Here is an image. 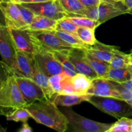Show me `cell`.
Returning a JSON list of instances; mask_svg holds the SVG:
<instances>
[{
	"label": "cell",
	"mask_w": 132,
	"mask_h": 132,
	"mask_svg": "<svg viewBox=\"0 0 132 132\" xmlns=\"http://www.w3.org/2000/svg\"><path fill=\"white\" fill-rule=\"evenodd\" d=\"M25 108L30 112L36 122L58 132H65L68 128V121L63 112L52 100L36 101Z\"/></svg>",
	"instance_id": "obj_1"
},
{
	"label": "cell",
	"mask_w": 132,
	"mask_h": 132,
	"mask_svg": "<svg viewBox=\"0 0 132 132\" xmlns=\"http://www.w3.org/2000/svg\"><path fill=\"white\" fill-rule=\"evenodd\" d=\"M26 105L12 71L4 79L0 87V116L6 117L16 108Z\"/></svg>",
	"instance_id": "obj_2"
},
{
	"label": "cell",
	"mask_w": 132,
	"mask_h": 132,
	"mask_svg": "<svg viewBox=\"0 0 132 132\" xmlns=\"http://www.w3.org/2000/svg\"><path fill=\"white\" fill-rule=\"evenodd\" d=\"M87 102L102 112L115 118L132 116V107L124 100L111 97H99L88 95Z\"/></svg>",
	"instance_id": "obj_3"
},
{
	"label": "cell",
	"mask_w": 132,
	"mask_h": 132,
	"mask_svg": "<svg viewBox=\"0 0 132 132\" xmlns=\"http://www.w3.org/2000/svg\"><path fill=\"white\" fill-rule=\"evenodd\" d=\"M75 132H106L108 131L112 124H106L93 121L80 116L71 108L62 110Z\"/></svg>",
	"instance_id": "obj_4"
},
{
	"label": "cell",
	"mask_w": 132,
	"mask_h": 132,
	"mask_svg": "<svg viewBox=\"0 0 132 132\" xmlns=\"http://www.w3.org/2000/svg\"><path fill=\"white\" fill-rule=\"evenodd\" d=\"M125 14H129V10L123 1H101L98 6L87 9L85 16L98 21L101 24L112 18Z\"/></svg>",
	"instance_id": "obj_5"
},
{
	"label": "cell",
	"mask_w": 132,
	"mask_h": 132,
	"mask_svg": "<svg viewBox=\"0 0 132 132\" xmlns=\"http://www.w3.org/2000/svg\"><path fill=\"white\" fill-rule=\"evenodd\" d=\"M32 42L34 46V62L38 69L49 77L63 73L62 65L53 53L35 41Z\"/></svg>",
	"instance_id": "obj_6"
},
{
	"label": "cell",
	"mask_w": 132,
	"mask_h": 132,
	"mask_svg": "<svg viewBox=\"0 0 132 132\" xmlns=\"http://www.w3.org/2000/svg\"><path fill=\"white\" fill-rule=\"evenodd\" d=\"M28 31L32 41L49 51H56L67 54L72 48H75L62 41L54 34V31Z\"/></svg>",
	"instance_id": "obj_7"
},
{
	"label": "cell",
	"mask_w": 132,
	"mask_h": 132,
	"mask_svg": "<svg viewBox=\"0 0 132 132\" xmlns=\"http://www.w3.org/2000/svg\"><path fill=\"white\" fill-rule=\"evenodd\" d=\"M16 52L9 28L6 25H0V55L2 61L15 73L17 72Z\"/></svg>",
	"instance_id": "obj_8"
},
{
	"label": "cell",
	"mask_w": 132,
	"mask_h": 132,
	"mask_svg": "<svg viewBox=\"0 0 132 132\" xmlns=\"http://www.w3.org/2000/svg\"><path fill=\"white\" fill-rule=\"evenodd\" d=\"M25 7L33 12L36 15H43L58 21L68 16L63 10L59 0H50L35 3H21Z\"/></svg>",
	"instance_id": "obj_9"
},
{
	"label": "cell",
	"mask_w": 132,
	"mask_h": 132,
	"mask_svg": "<svg viewBox=\"0 0 132 132\" xmlns=\"http://www.w3.org/2000/svg\"><path fill=\"white\" fill-rule=\"evenodd\" d=\"M0 9L3 14L8 28L26 30L27 25L21 15L16 3L12 0L0 1Z\"/></svg>",
	"instance_id": "obj_10"
},
{
	"label": "cell",
	"mask_w": 132,
	"mask_h": 132,
	"mask_svg": "<svg viewBox=\"0 0 132 132\" xmlns=\"http://www.w3.org/2000/svg\"><path fill=\"white\" fill-rule=\"evenodd\" d=\"M16 80L26 104L47 99L42 89L31 78L15 74Z\"/></svg>",
	"instance_id": "obj_11"
},
{
	"label": "cell",
	"mask_w": 132,
	"mask_h": 132,
	"mask_svg": "<svg viewBox=\"0 0 132 132\" xmlns=\"http://www.w3.org/2000/svg\"><path fill=\"white\" fill-rule=\"evenodd\" d=\"M67 55L73 65L76 73L85 75L91 79L98 77L97 73L85 60L84 49L72 48L69 52Z\"/></svg>",
	"instance_id": "obj_12"
},
{
	"label": "cell",
	"mask_w": 132,
	"mask_h": 132,
	"mask_svg": "<svg viewBox=\"0 0 132 132\" xmlns=\"http://www.w3.org/2000/svg\"><path fill=\"white\" fill-rule=\"evenodd\" d=\"M87 94L99 97H111L123 100L111 81L102 77H97L92 79L91 86Z\"/></svg>",
	"instance_id": "obj_13"
},
{
	"label": "cell",
	"mask_w": 132,
	"mask_h": 132,
	"mask_svg": "<svg viewBox=\"0 0 132 132\" xmlns=\"http://www.w3.org/2000/svg\"><path fill=\"white\" fill-rule=\"evenodd\" d=\"M9 31L17 50L23 52L34 58V46L28 31L12 28H9Z\"/></svg>",
	"instance_id": "obj_14"
},
{
	"label": "cell",
	"mask_w": 132,
	"mask_h": 132,
	"mask_svg": "<svg viewBox=\"0 0 132 132\" xmlns=\"http://www.w3.org/2000/svg\"><path fill=\"white\" fill-rule=\"evenodd\" d=\"M17 72L15 73L19 76L32 78L34 67V58L23 52H16Z\"/></svg>",
	"instance_id": "obj_15"
},
{
	"label": "cell",
	"mask_w": 132,
	"mask_h": 132,
	"mask_svg": "<svg viewBox=\"0 0 132 132\" xmlns=\"http://www.w3.org/2000/svg\"><path fill=\"white\" fill-rule=\"evenodd\" d=\"M116 48V46L105 45L97 41L93 46H88L87 48L84 50L94 57L109 63L113 55L114 51Z\"/></svg>",
	"instance_id": "obj_16"
},
{
	"label": "cell",
	"mask_w": 132,
	"mask_h": 132,
	"mask_svg": "<svg viewBox=\"0 0 132 132\" xmlns=\"http://www.w3.org/2000/svg\"><path fill=\"white\" fill-rule=\"evenodd\" d=\"M57 21L47 17L35 15L31 24L27 25L26 30L31 31H54L56 29Z\"/></svg>",
	"instance_id": "obj_17"
},
{
	"label": "cell",
	"mask_w": 132,
	"mask_h": 132,
	"mask_svg": "<svg viewBox=\"0 0 132 132\" xmlns=\"http://www.w3.org/2000/svg\"><path fill=\"white\" fill-rule=\"evenodd\" d=\"M87 94L82 95L78 94H54L51 100L59 106L71 107L86 101Z\"/></svg>",
	"instance_id": "obj_18"
},
{
	"label": "cell",
	"mask_w": 132,
	"mask_h": 132,
	"mask_svg": "<svg viewBox=\"0 0 132 132\" xmlns=\"http://www.w3.org/2000/svg\"><path fill=\"white\" fill-rule=\"evenodd\" d=\"M32 79L33 81L36 82L38 85L42 89L43 92L45 94L47 99L51 100L52 97L54 96V91L50 86L49 82V77L44 74L42 72L38 69L37 66L36 65L34 62V67L33 73H32Z\"/></svg>",
	"instance_id": "obj_19"
},
{
	"label": "cell",
	"mask_w": 132,
	"mask_h": 132,
	"mask_svg": "<svg viewBox=\"0 0 132 132\" xmlns=\"http://www.w3.org/2000/svg\"><path fill=\"white\" fill-rule=\"evenodd\" d=\"M63 10L68 15L85 16L87 8L79 0H59Z\"/></svg>",
	"instance_id": "obj_20"
},
{
	"label": "cell",
	"mask_w": 132,
	"mask_h": 132,
	"mask_svg": "<svg viewBox=\"0 0 132 132\" xmlns=\"http://www.w3.org/2000/svg\"><path fill=\"white\" fill-rule=\"evenodd\" d=\"M85 59L87 61V62L89 63L92 69L97 73L98 77L104 78V77L107 73V71L110 68L109 63L97 59L85 51Z\"/></svg>",
	"instance_id": "obj_21"
},
{
	"label": "cell",
	"mask_w": 132,
	"mask_h": 132,
	"mask_svg": "<svg viewBox=\"0 0 132 132\" xmlns=\"http://www.w3.org/2000/svg\"><path fill=\"white\" fill-rule=\"evenodd\" d=\"M54 32L62 41H64L71 47L80 49H85L87 48L88 45L84 43L76 34L69 33V32L59 30H54Z\"/></svg>",
	"instance_id": "obj_22"
},
{
	"label": "cell",
	"mask_w": 132,
	"mask_h": 132,
	"mask_svg": "<svg viewBox=\"0 0 132 132\" xmlns=\"http://www.w3.org/2000/svg\"><path fill=\"white\" fill-rule=\"evenodd\" d=\"M71 81L77 94L87 95V92L91 86L92 79L85 75L77 73L71 77Z\"/></svg>",
	"instance_id": "obj_23"
},
{
	"label": "cell",
	"mask_w": 132,
	"mask_h": 132,
	"mask_svg": "<svg viewBox=\"0 0 132 132\" xmlns=\"http://www.w3.org/2000/svg\"><path fill=\"white\" fill-rule=\"evenodd\" d=\"M132 64L129 54H125L116 48L115 50L112 58L109 62L110 68H127L129 64Z\"/></svg>",
	"instance_id": "obj_24"
},
{
	"label": "cell",
	"mask_w": 132,
	"mask_h": 132,
	"mask_svg": "<svg viewBox=\"0 0 132 132\" xmlns=\"http://www.w3.org/2000/svg\"><path fill=\"white\" fill-rule=\"evenodd\" d=\"M104 78L119 83L131 80L130 74L127 68H110Z\"/></svg>",
	"instance_id": "obj_25"
},
{
	"label": "cell",
	"mask_w": 132,
	"mask_h": 132,
	"mask_svg": "<svg viewBox=\"0 0 132 132\" xmlns=\"http://www.w3.org/2000/svg\"><path fill=\"white\" fill-rule=\"evenodd\" d=\"M52 52L53 53L55 57L56 58L57 60L59 61V63L62 65L63 73L67 75L69 77H72L77 73L76 71H75V68H74L72 64L70 61L69 59H68L67 54L56 51H53Z\"/></svg>",
	"instance_id": "obj_26"
},
{
	"label": "cell",
	"mask_w": 132,
	"mask_h": 132,
	"mask_svg": "<svg viewBox=\"0 0 132 132\" xmlns=\"http://www.w3.org/2000/svg\"><path fill=\"white\" fill-rule=\"evenodd\" d=\"M94 30L95 28L78 27L76 34L84 43L88 46H93L97 41L94 36Z\"/></svg>",
	"instance_id": "obj_27"
},
{
	"label": "cell",
	"mask_w": 132,
	"mask_h": 132,
	"mask_svg": "<svg viewBox=\"0 0 132 132\" xmlns=\"http://www.w3.org/2000/svg\"><path fill=\"white\" fill-rule=\"evenodd\" d=\"M67 20L70 21L76 25L78 27H89L92 28H97L99 25H100L98 21L94 19H91L86 16H79V15H75V16H68L65 17Z\"/></svg>",
	"instance_id": "obj_28"
},
{
	"label": "cell",
	"mask_w": 132,
	"mask_h": 132,
	"mask_svg": "<svg viewBox=\"0 0 132 132\" xmlns=\"http://www.w3.org/2000/svg\"><path fill=\"white\" fill-rule=\"evenodd\" d=\"M7 121H13L15 122H27L28 119L32 118L30 112L25 107H20L13 110L11 113L6 116Z\"/></svg>",
	"instance_id": "obj_29"
},
{
	"label": "cell",
	"mask_w": 132,
	"mask_h": 132,
	"mask_svg": "<svg viewBox=\"0 0 132 132\" xmlns=\"http://www.w3.org/2000/svg\"><path fill=\"white\" fill-rule=\"evenodd\" d=\"M132 119L127 117L119 119L115 123L112 124L107 132H130Z\"/></svg>",
	"instance_id": "obj_30"
},
{
	"label": "cell",
	"mask_w": 132,
	"mask_h": 132,
	"mask_svg": "<svg viewBox=\"0 0 132 132\" xmlns=\"http://www.w3.org/2000/svg\"><path fill=\"white\" fill-rule=\"evenodd\" d=\"M78 28V26L76 25L73 23L67 20L65 18H64L57 21L56 29V30H63L65 32L76 34Z\"/></svg>",
	"instance_id": "obj_31"
},
{
	"label": "cell",
	"mask_w": 132,
	"mask_h": 132,
	"mask_svg": "<svg viewBox=\"0 0 132 132\" xmlns=\"http://www.w3.org/2000/svg\"><path fill=\"white\" fill-rule=\"evenodd\" d=\"M67 75L64 73L54 75L49 77L50 86L54 91V94H60L62 90V81Z\"/></svg>",
	"instance_id": "obj_32"
},
{
	"label": "cell",
	"mask_w": 132,
	"mask_h": 132,
	"mask_svg": "<svg viewBox=\"0 0 132 132\" xmlns=\"http://www.w3.org/2000/svg\"><path fill=\"white\" fill-rule=\"evenodd\" d=\"M110 81V80H109ZM112 83L113 86H114L115 89L119 92L120 95H121L123 100L125 101L128 104H129L132 107V92L128 90L127 88H124V86H122L120 83L115 81H110Z\"/></svg>",
	"instance_id": "obj_33"
},
{
	"label": "cell",
	"mask_w": 132,
	"mask_h": 132,
	"mask_svg": "<svg viewBox=\"0 0 132 132\" xmlns=\"http://www.w3.org/2000/svg\"><path fill=\"white\" fill-rule=\"evenodd\" d=\"M16 4L18 5V7L19 9V11H20L21 15L22 18H23V20L26 23L27 25H28L29 24H31L36 14L33 12L31 11V10H29L28 9L23 6L21 3H16Z\"/></svg>",
	"instance_id": "obj_34"
},
{
	"label": "cell",
	"mask_w": 132,
	"mask_h": 132,
	"mask_svg": "<svg viewBox=\"0 0 132 132\" xmlns=\"http://www.w3.org/2000/svg\"><path fill=\"white\" fill-rule=\"evenodd\" d=\"M12 72V70L10 69L2 61H0V87L4 79Z\"/></svg>",
	"instance_id": "obj_35"
},
{
	"label": "cell",
	"mask_w": 132,
	"mask_h": 132,
	"mask_svg": "<svg viewBox=\"0 0 132 132\" xmlns=\"http://www.w3.org/2000/svg\"><path fill=\"white\" fill-rule=\"evenodd\" d=\"M87 9L95 7L101 3L100 0H79Z\"/></svg>",
	"instance_id": "obj_36"
},
{
	"label": "cell",
	"mask_w": 132,
	"mask_h": 132,
	"mask_svg": "<svg viewBox=\"0 0 132 132\" xmlns=\"http://www.w3.org/2000/svg\"><path fill=\"white\" fill-rule=\"evenodd\" d=\"M19 132H32V130L31 128V126L28 125L27 122H23V125H22L21 128L18 130Z\"/></svg>",
	"instance_id": "obj_37"
},
{
	"label": "cell",
	"mask_w": 132,
	"mask_h": 132,
	"mask_svg": "<svg viewBox=\"0 0 132 132\" xmlns=\"http://www.w3.org/2000/svg\"><path fill=\"white\" fill-rule=\"evenodd\" d=\"M16 3H41L44 1H50V0H12Z\"/></svg>",
	"instance_id": "obj_38"
},
{
	"label": "cell",
	"mask_w": 132,
	"mask_h": 132,
	"mask_svg": "<svg viewBox=\"0 0 132 132\" xmlns=\"http://www.w3.org/2000/svg\"><path fill=\"white\" fill-rule=\"evenodd\" d=\"M120 84L122 85V86H123L124 88H127L128 90H129V91L131 92H132V81L131 80H129V81H125V82H120Z\"/></svg>",
	"instance_id": "obj_39"
},
{
	"label": "cell",
	"mask_w": 132,
	"mask_h": 132,
	"mask_svg": "<svg viewBox=\"0 0 132 132\" xmlns=\"http://www.w3.org/2000/svg\"><path fill=\"white\" fill-rule=\"evenodd\" d=\"M124 5L129 10V14L132 15V0H123Z\"/></svg>",
	"instance_id": "obj_40"
},
{
	"label": "cell",
	"mask_w": 132,
	"mask_h": 132,
	"mask_svg": "<svg viewBox=\"0 0 132 132\" xmlns=\"http://www.w3.org/2000/svg\"><path fill=\"white\" fill-rule=\"evenodd\" d=\"M0 25H6L5 18H4L3 14L0 9Z\"/></svg>",
	"instance_id": "obj_41"
},
{
	"label": "cell",
	"mask_w": 132,
	"mask_h": 132,
	"mask_svg": "<svg viewBox=\"0 0 132 132\" xmlns=\"http://www.w3.org/2000/svg\"><path fill=\"white\" fill-rule=\"evenodd\" d=\"M127 68H128V71H129V74H130L131 80V81H132V64H129V65L128 66V67H127Z\"/></svg>",
	"instance_id": "obj_42"
},
{
	"label": "cell",
	"mask_w": 132,
	"mask_h": 132,
	"mask_svg": "<svg viewBox=\"0 0 132 132\" xmlns=\"http://www.w3.org/2000/svg\"><path fill=\"white\" fill-rule=\"evenodd\" d=\"M100 1L104 2H119V1H123V0H100Z\"/></svg>",
	"instance_id": "obj_43"
},
{
	"label": "cell",
	"mask_w": 132,
	"mask_h": 132,
	"mask_svg": "<svg viewBox=\"0 0 132 132\" xmlns=\"http://www.w3.org/2000/svg\"><path fill=\"white\" fill-rule=\"evenodd\" d=\"M6 129L4 128L1 126V124H0V132H6Z\"/></svg>",
	"instance_id": "obj_44"
},
{
	"label": "cell",
	"mask_w": 132,
	"mask_h": 132,
	"mask_svg": "<svg viewBox=\"0 0 132 132\" xmlns=\"http://www.w3.org/2000/svg\"><path fill=\"white\" fill-rule=\"evenodd\" d=\"M129 55H130L131 61V63H132V50H131V52H130V54H129Z\"/></svg>",
	"instance_id": "obj_45"
},
{
	"label": "cell",
	"mask_w": 132,
	"mask_h": 132,
	"mask_svg": "<svg viewBox=\"0 0 132 132\" xmlns=\"http://www.w3.org/2000/svg\"><path fill=\"white\" fill-rule=\"evenodd\" d=\"M130 132H132V126H131V130H130Z\"/></svg>",
	"instance_id": "obj_46"
},
{
	"label": "cell",
	"mask_w": 132,
	"mask_h": 132,
	"mask_svg": "<svg viewBox=\"0 0 132 132\" xmlns=\"http://www.w3.org/2000/svg\"><path fill=\"white\" fill-rule=\"evenodd\" d=\"M0 1H3V0H0Z\"/></svg>",
	"instance_id": "obj_47"
}]
</instances>
